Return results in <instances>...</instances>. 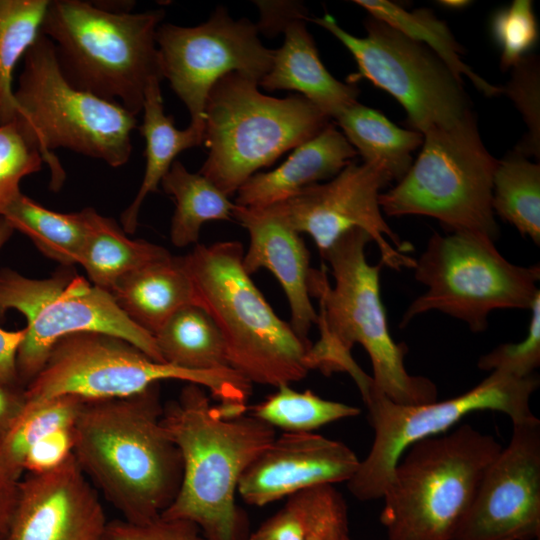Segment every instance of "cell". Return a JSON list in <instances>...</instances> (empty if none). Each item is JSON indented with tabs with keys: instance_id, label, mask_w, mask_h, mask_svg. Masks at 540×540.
<instances>
[{
	"instance_id": "4",
	"label": "cell",
	"mask_w": 540,
	"mask_h": 540,
	"mask_svg": "<svg viewBox=\"0 0 540 540\" xmlns=\"http://www.w3.org/2000/svg\"><path fill=\"white\" fill-rule=\"evenodd\" d=\"M237 241L196 244L178 256L190 278L196 305L218 327L229 367L251 384L275 388L302 380L311 347L280 319L243 267Z\"/></svg>"
},
{
	"instance_id": "20",
	"label": "cell",
	"mask_w": 540,
	"mask_h": 540,
	"mask_svg": "<svg viewBox=\"0 0 540 540\" xmlns=\"http://www.w3.org/2000/svg\"><path fill=\"white\" fill-rule=\"evenodd\" d=\"M233 218L248 232L250 242L243 254V267L252 275L270 271L281 285L291 311V327L311 345L308 334L317 323L309 291L310 255L304 240L276 205L263 208L235 204Z\"/></svg>"
},
{
	"instance_id": "17",
	"label": "cell",
	"mask_w": 540,
	"mask_h": 540,
	"mask_svg": "<svg viewBox=\"0 0 540 540\" xmlns=\"http://www.w3.org/2000/svg\"><path fill=\"white\" fill-rule=\"evenodd\" d=\"M452 540H532L540 535V421L512 423Z\"/></svg>"
},
{
	"instance_id": "28",
	"label": "cell",
	"mask_w": 540,
	"mask_h": 540,
	"mask_svg": "<svg viewBox=\"0 0 540 540\" xmlns=\"http://www.w3.org/2000/svg\"><path fill=\"white\" fill-rule=\"evenodd\" d=\"M165 363L188 370L230 368L223 337L206 311L187 305L154 335Z\"/></svg>"
},
{
	"instance_id": "5",
	"label": "cell",
	"mask_w": 540,
	"mask_h": 540,
	"mask_svg": "<svg viewBox=\"0 0 540 540\" xmlns=\"http://www.w3.org/2000/svg\"><path fill=\"white\" fill-rule=\"evenodd\" d=\"M164 16L161 9L115 11L96 2L53 0L41 33L71 86L137 116L149 82L163 79L156 32Z\"/></svg>"
},
{
	"instance_id": "25",
	"label": "cell",
	"mask_w": 540,
	"mask_h": 540,
	"mask_svg": "<svg viewBox=\"0 0 540 540\" xmlns=\"http://www.w3.org/2000/svg\"><path fill=\"white\" fill-rule=\"evenodd\" d=\"M342 134L364 163L382 169L399 181L413 163L412 153L422 145L423 135L391 122L378 110L355 102L334 118Z\"/></svg>"
},
{
	"instance_id": "48",
	"label": "cell",
	"mask_w": 540,
	"mask_h": 540,
	"mask_svg": "<svg viewBox=\"0 0 540 540\" xmlns=\"http://www.w3.org/2000/svg\"><path fill=\"white\" fill-rule=\"evenodd\" d=\"M352 540V539H351Z\"/></svg>"
},
{
	"instance_id": "33",
	"label": "cell",
	"mask_w": 540,
	"mask_h": 540,
	"mask_svg": "<svg viewBox=\"0 0 540 540\" xmlns=\"http://www.w3.org/2000/svg\"><path fill=\"white\" fill-rule=\"evenodd\" d=\"M84 402L75 396H61L37 404L25 403L0 439V476L20 481L30 449L49 432L72 427Z\"/></svg>"
},
{
	"instance_id": "36",
	"label": "cell",
	"mask_w": 540,
	"mask_h": 540,
	"mask_svg": "<svg viewBox=\"0 0 540 540\" xmlns=\"http://www.w3.org/2000/svg\"><path fill=\"white\" fill-rule=\"evenodd\" d=\"M43 159L18 119L0 125V217L22 193L23 178L41 170Z\"/></svg>"
},
{
	"instance_id": "21",
	"label": "cell",
	"mask_w": 540,
	"mask_h": 540,
	"mask_svg": "<svg viewBox=\"0 0 540 540\" xmlns=\"http://www.w3.org/2000/svg\"><path fill=\"white\" fill-rule=\"evenodd\" d=\"M357 155L332 123L294 148L291 155L269 172L251 176L236 192V205L263 208L280 203L306 187L333 178Z\"/></svg>"
},
{
	"instance_id": "35",
	"label": "cell",
	"mask_w": 540,
	"mask_h": 540,
	"mask_svg": "<svg viewBox=\"0 0 540 540\" xmlns=\"http://www.w3.org/2000/svg\"><path fill=\"white\" fill-rule=\"evenodd\" d=\"M333 485H319L287 497L286 503L264 521L247 540H306L342 503Z\"/></svg>"
},
{
	"instance_id": "32",
	"label": "cell",
	"mask_w": 540,
	"mask_h": 540,
	"mask_svg": "<svg viewBox=\"0 0 540 540\" xmlns=\"http://www.w3.org/2000/svg\"><path fill=\"white\" fill-rule=\"evenodd\" d=\"M50 0H0V125L17 119L13 74L41 33Z\"/></svg>"
},
{
	"instance_id": "39",
	"label": "cell",
	"mask_w": 540,
	"mask_h": 540,
	"mask_svg": "<svg viewBox=\"0 0 540 540\" xmlns=\"http://www.w3.org/2000/svg\"><path fill=\"white\" fill-rule=\"evenodd\" d=\"M526 337L518 343L501 344L478 360V368L499 371L525 378L535 374L540 365V293L531 308Z\"/></svg>"
},
{
	"instance_id": "2",
	"label": "cell",
	"mask_w": 540,
	"mask_h": 540,
	"mask_svg": "<svg viewBox=\"0 0 540 540\" xmlns=\"http://www.w3.org/2000/svg\"><path fill=\"white\" fill-rule=\"evenodd\" d=\"M369 242L371 237L365 231L353 229L322 255L334 278L333 286L324 268L311 269L309 291L319 302L316 325L320 338L307 352L308 367L325 375L341 372L353 358V346L360 344L370 357L377 391L401 405L434 402L435 384L408 373L404 364L407 347L390 335L380 297L382 264L368 263L365 248Z\"/></svg>"
},
{
	"instance_id": "13",
	"label": "cell",
	"mask_w": 540,
	"mask_h": 540,
	"mask_svg": "<svg viewBox=\"0 0 540 540\" xmlns=\"http://www.w3.org/2000/svg\"><path fill=\"white\" fill-rule=\"evenodd\" d=\"M538 386L536 374L518 378L492 371L457 397L421 405H401L377 391L371 380L360 394L374 429L373 443L347 481L348 490L361 501L382 498L396 463L409 446L449 430L473 412H501L512 423L534 418L530 399Z\"/></svg>"
},
{
	"instance_id": "15",
	"label": "cell",
	"mask_w": 540,
	"mask_h": 540,
	"mask_svg": "<svg viewBox=\"0 0 540 540\" xmlns=\"http://www.w3.org/2000/svg\"><path fill=\"white\" fill-rule=\"evenodd\" d=\"M258 32L256 24L233 19L222 6L194 27L159 25L156 43L163 79L186 106L189 126L202 137L207 99L218 80L236 72L260 82L269 72L273 50L261 43Z\"/></svg>"
},
{
	"instance_id": "43",
	"label": "cell",
	"mask_w": 540,
	"mask_h": 540,
	"mask_svg": "<svg viewBox=\"0 0 540 540\" xmlns=\"http://www.w3.org/2000/svg\"><path fill=\"white\" fill-rule=\"evenodd\" d=\"M260 8L261 19L256 24L258 30L268 34L282 32L286 25L294 19L307 17L301 4L295 2H256Z\"/></svg>"
},
{
	"instance_id": "11",
	"label": "cell",
	"mask_w": 540,
	"mask_h": 540,
	"mask_svg": "<svg viewBox=\"0 0 540 540\" xmlns=\"http://www.w3.org/2000/svg\"><path fill=\"white\" fill-rule=\"evenodd\" d=\"M413 270L427 290L408 306L401 327L437 310L479 333L488 327L492 311L530 310L540 293L539 264L515 265L500 254L494 241L470 232L432 235Z\"/></svg>"
},
{
	"instance_id": "42",
	"label": "cell",
	"mask_w": 540,
	"mask_h": 540,
	"mask_svg": "<svg viewBox=\"0 0 540 540\" xmlns=\"http://www.w3.org/2000/svg\"><path fill=\"white\" fill-rule=\"evenodd\" d=\"M14 229L0 217V250L11 238ZM25 337V329L7 331L0 328V383L14 388L24 389L18 378L16 369V355L18 348Z\"/></svg>"
},
{
	"instance_id": "26",
	"label": "cell",
	"mask_w": 540,
	"mask_h": 540,
	"mask_svg": "<svg viewBox=\"0 0 540 540\" xmlns=\"http://www.w3.org/2000/svg\"><path fill=\"white\" fill-rule=\"evenodd\" d=\"M85 212L88 229L78 264L93 285L110 292L125 274L171 255L162 246L128 238L115 220L95 209L85 208Z\"/></svg>"
},
{
	"instance_id": "9",
	"label": "cell",
	"mask_w": 540,
	"mask_h": 540,
	"mask_svg": "<svg viewBox=\"0 0 540 540\" xmlns=\"http://www.w3.org/2000/svg\"><path fill=\"white\" fill-rule=\"evenodd\" d=\"M498 160L486 149L473 113L448 128L423 135L421 151L397 184L379 196L388 216L432 217L450 232L492 241L498 225L492 183Z\"/></svg>"
},
{
	"instance_id": "44",
	"label": "cell",
	"mask_w": 540,
	"mask_h": 540,
	"mask_svg": "<svg viewBox=\"0 0 540 540\" xmlns=\"http://www.w3.org/2000/svg\"><path fill=\"white\" fill-rule=\"evenodd\" d=\"M306 540H351L346 502L339 505Z\"/></svg>"
},
{
	"instance_id": "24",
	"label": "cell",
	"mask_w": 540,
	"mask_h": 540,
	"mask_svg": "<svg viewBox=\"0 0 540 540\" xmlns=\"http://www.w3.org/2000/svg\"><path fill=\"white\" fill-rule=\"evenodd\" d=\"M160 79H152L146 89L143 104V122L139 130L145 139L146 166L143 181L132 203L122 212L121 223L126 233H134L146 196L158 190L176 156L203 143V137L188 126L179 130L174 118L166 115L160 89Z\"/></svg>"
},
{
	"instance_id": "3",
	"label": "cell",
	"mask_w": 540,
	"mask_h": 540,
	"mask_svg": "<svg viewBox=\"0 0 540 540\" xmlns=\"http://www.w3.org/2000/svg\"><path fill=\"white\" fill-rule=\"evenodd\" d=\"M206 391L188 383L163 407L162 423L180 451L183 476L160 517L193 522L208 540H247L248 521L235 495L246 468L275 439V428L251 414L227 416Z\"/></svg>"
},
{
	"instance_id": "29",
	"label": "cell",
	"mask_w": 540,
	"mask_h": 540,
	"mask_svg": "<svg viewBox=\"0 0 540 540\" xmlns=\"http://www.w3.org/2000/svg\"><path fill=\"white\" fill-rule=\"evenodd\" d=\"M354 3L364 8L371 17L428 47L459 80L463 81L466 77L487 96L501 93V87L485 81L462 60V47L448 26L430 10L421 8L408 11L388 0H356Z\"/></svg>"
},
{
	"instance_id": "16",
	"label": "cell",
	"mask_w": 540,
	"mask_h": 540,
	"mask_svg": "<svg viewBox=\"0 0 540 540\" xmlns=\"http://www.w3.org/2000/svg\"><path fill=\"white\" fill-rule=\"evenodd\" d=\"M390 182L382 169L351 162L325 183L274 205L298 233L312 237L321 255L347 232L361 229L376 243L382 265L396 271L413 269L412 245L386 223L379 204L381 190Z\"/></svg>"
},
{
	"instance_id": "27",
	"label": "cell",
	"mask_w": 540,
	"mask_h": 540,
	"mask_svg": "<svg viewBox=\"0 0 540 540\" xmlns=\"http://www.w3.org/2000/svg\"><path fill=\"white\" fill-rule=\"evenodd\" d=\"M161 186L175 200L170 238L182 248L196 244L201 227L210 221L233 219L235 204L215 184L200 173H191L175 160Z\"/></svg>"
},
{
	"instance_id": "47",
	"label": "cell",
	"mask_w": 540,
	"mask_h": 540,
	"mask_svg": "<svg viewBox=\"0 0 540 540\" xmlns=\"http://www.w3.org/2000/svg\"><path fill=\"white\" fill-rule=\"evenodd\" d=\"M440 5L450 8V9H461L471 4L470 1L466 0H442L439 1Z\"/></svg>"
},
{
	"instance_id": "40",
	"label": "cell",
	"mask_w": 540,
	"mask_h": 540,
	"mask_svg": "<svg viewBox=\"0 0 540 540\" xmlns=\"http://www.w3.org/2000/svg\"><path fill=\"white\" fill-rule=\"evenodd\" d=\"M105 540H208L196 524L159 517L144 524L109 521Z\"/></svg>"
},
{
	"instance_id": "31",
	"label": "cell",
	"mask_w": 540,
	"mask_h": 540,
	"mask_svg": "<svg viewBox=\"0 0 540 540\" xmlns=\"http://www.w3.org/2000/svg\"><path fill=\"white\" fill-rule=\"evenodd\" d=\"M494 214L540 244V165L513 151L498 160L492 183Z\"/></svg>"
},
{
	"instance_id": "18",
	"label": "cell",
	"mask_w": 540,
	"mask_h": 540,
	"mask_svg": "<svg viewBox=\"0 0 540 540\" xmlns=\"http://www.w3.org/2000/svg\"><path fill=\"white\" fill-rule=\"evenodd\" d=\"M108 522L72 453L58 467L19 481L6 540H105Z\"/></svg>"
},
{
	"instance_id": "22",
	"label": "cell",
	"mask_w": 540,
	"mask_h": 540,
	"mask_svg": "<svg viewBox=\"0 0 540 540\" xmlns=\"http://www.w3.org/2000/svg\"><path fill=\"white\" fill-rule=\"evenodd\" d=\"M307 17L294 19L283 29V45L273 50L271 68L259 85L267 91L299 92L330 119L335 118L357 102L359 89L351 82L337 80L323 65L306 29Z\"/></svg>"
},
{
	"instance_id": "12",
	"label": "cell",
	"mask_w": 540,
	"mask_h": 540,
	"mask_svg": "<svg viewBox=\"0 0 540 540\" xmlns=\"http://www.w3.org/2000/svg\"><path fill=\"white\" fill-rule=\"evenodd\" d=\"M9 310L27 320L25 337L16 355L21 386L43 368L54 344L78 332H99L122 338L151 359L165 363L155 338L133 322L113 295L68 268L45 279L0 269V320Z\"/></svg>"
},
{
	"instance_id": "30",
	"label": "cell",
	"mask_w": 540,
	"mask_h": 540,
	"mask_svg": "<svg viewBox=\"0 0 540 540\" xmlns=\"http://www.w3.org/2000/svg\"><path fill=\"white\" fill-rule=\"evenodd\" d=\"M3 218L50 259L66 267L79 263L88 229L85 209L59 213L21 193Z\"/></svg>"
},
{
	"instance_id": "41",
	"label": "cell",
	"mask_w": 540,
	"mask_h": 540,
	"mask_svg": "<svg viewBox=\"0 0 540 540\" xmlns=\"http://www.w3.org/2000/svg\"><path fill=\"white\" fill-rule=\"evenodd\" d=\"M72 428H59L42 437L28 452L24 471L42 473L66 461L73 453Z\"/></svg>"
},
{
	"instance_id": "10",
	"label": "cell",
	"mask_w": 540,
	"mask_h": 540,
	"mask_svg": "<svg viewBox=\"0 0 540 540\" xmlns=\"http://www.w3.org/2000/svg\"><path fill=\"white\" fill-rule=\"evenodd\" d=\"M163 380L196 384L223 404L247 405L252 384L232 368L188 370L151 359L128 341L78 332L59 339L24 390L26 403L75 396L84 401L123 398Z\"/></svg>"
},
{
	"instance_id": "38",
	"label": "cell",
	"mask_w": 540,
	"mask_h": 540,
	"mask_svg": "<svg viewBox=\"0 0 540 540\" xmlns=\"http://www.w3.org/2000/svg\"><path fill=\"white\" fill-rule=\"evenodd\" d=\"M491 31L501 50V68H512L527 56L538 39L532 2L515 0L497 11L491 21Z\"/></svg>"
},
{
	"instance_id": "14",
	"label": "cell",
	"mask_w": 540,
	"mask_h": 540,
	"mask_svg": "<svg viewBox=\"0 0 540 540\" xmlns=\"http://www.w3.org/2000/svg\"><path fill=\"white\" fill-rule=\"evenodd\" d=\"M329 31L352 54L358 73L393 96L404 108L409 125L425 133L448 128L472 113L459 80L428 47L371 16L365 21L366 35L357 37L325 14L309 18Z\"/></svg>"
},
{
	"instance_id": "46",
	"label": "cell",
	"mask_w": 540,
	"mask_h": 540,
	"mask_svg": "<svg viewBox=\"0 0 540 540\" xmlns=\"http://www.w3.org/2000/svg\"><path fill=\"white\" fill-rule=\"evenodd\" d=\"M19 494V481L0 476V540H6Z\"/></svg>"
},
{
	"instance_id": "6",
	"label": "cell",
	"mask_w": 540,
	"mask_h": 540,
	"mask_svg": "<svg viewBox=\"0 0 540 540\" xmlns=\"http://www.w3.org/2000/svg\"><path fill=\"white\" fill-rule=\"evenodd\" d=\"M502 448L468 424L409 446L382 495L388 540H452Z\"/></svg>"
},
{
	"instance_id": "7",
	"label": "cell",
	"mask_w": 540,
	"mask_h": 540,
	"mask_svg": "<svg viewBox=\"0 0 540 540\" xmlns=\"http://www.w3.org/2000/svg\"><path fill=\"white\" fill-rule=\"evenodd\" d=\"M17 119L50 169V189H61L66 173L56 148L125 165L132 153L136 116L121 105L71 86L63 77L50 39L39 34L23 57L14 90Z\"/></svg>"
},
{
	"instance_id": "1",
	"label": "cell",
	"mask_w": 540,
	"mask_h": 540,
	"mask_svg": "<svg viewBox=\"0 0 540 540\" xmlns=\"http://www.w3.org/2000/svg\"><path fill=\"white\" fill-rule=\"evenodd\" d=\"M162 415L155 383L132 396L85 401L73 424L78 464L130 523L159 518L181 486L182 457Z\"/></svg>"
},
{
	"instance_id": "34",
	"label": "cell",
	"mask_w": 540,
	"mask_h": 540,
	"mask_svg": "<svg viewBox=\"0 0 540 540\" xmlns=\"http://www.w3.org/2000/svg\"><path fill=\"white\" fill-rule=\"evenodd\" d=\"M361 410L324 399L311 390L299 392L282 385L264 401L251 407L252 416L284 432H313L335 421L356 417Z\"/></svg>"
},
{
	"instance_id": "19",
	"label": "cell",
	"mask_w": 540,
	"mask_h": 540,
	"mask_svg": "<svg viewBox=\"0 0 540 540\" xmlns=\"http://www.w3.org/2000/svg\"><path fill=\"white\" fill-rule=\"evenodd\" d=\"M359 463L343 442L314 432H283L246 468L237 493L262 507L308 488L347 482Z\"/></svg>"
},
{
	"instance_id": "45",
	"label": "cell",
	"mask_w": 540,
	"mask_h": 540,
	"mask_svg": "<svg viewBox=\"0 0 540 540\" xmlns=\"http://www.w3.org/2000/svg\"><path fill=\"white\" fill-rule=\"evenodd\" d=\"M24 390L0 383V439L17 420L25 406Z\"/></svg>"
},
{
	"instance_id": "23",
	"label": "cell",
	"mask_w": 540,
	"mask_h": 540,
	"mask_svg": "<svg viewBox=\"0 0 540 540\" xmlns=\"http://www.w3.org/2000/svg\"><path fill=\"white\" fill-rule=\"evenodd\" d=\"M110 293L123 312L153 336L180 308L196 305L192 282L172 255L125 274Z\"/></svg>"
},
{
	"instance_id": "37",
	"label": "cell",
	"mask_w": 540,
	"mask_h": 540,
	"mask_svg": "<svg viewBox=\"0 0 540 540\" xmlns=\"http://www.w3.org/2000/svg\"><path fill=\"white\" fill-rule=\"evenodd\" d=\"M512 75L501 88L521 113L528 132L514 151L525 157L540 155V67L535 56H525L512 68Z\"/></svg>"
},
{
	"instance_id": "8",
	"label": "cell",
	"mask_w": 540,
	"mask_h": 540,
	"mask_svg": "<svg viewBox=\"0 0 540 540\" xmlns=\"http://www.w3.org/2000/svg\"><path fill=\"white\" fill-rule=\"evenodd\" d=\"M259 82L232 72L216 82L205 108L200 174L228 197L260 169L320 133L330 118L305 97L275 98Z\"/></svg>"
}]
</instances>
